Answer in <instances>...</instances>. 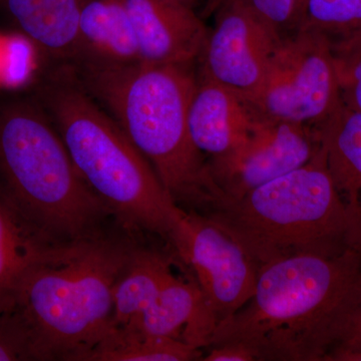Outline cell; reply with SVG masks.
Masks as SVG:
<instances>
[{"label":"cell","instance_id":"obj_10","mask_svg":"<svg viewBox=\"0 0 361 361\" xmlns=\"http://www.w3.org/2000/svg\"><path fill=\"white\" fill-rule=\"evenodd\" d=\"M279 42L244 7L223 0L198 59L200 78L222 85L248 103L262 84Z\"/></svg>","mask_w":361,"mask_h":361},{"label":"cell","instance_id":"obj_1","mask_svg":"<svg viewBox=\"0 0 361 361\" xmlns=\"http://www.w3.org/2000/svg\"><path fill=\"white\" fill-rule=\"evenodd\" d=\"M361 287V249L303 254L258 268L253 295L216 326L208 348L241 343L256 360L323 361Z\"/></svg>","mask_w":361,"mask_h":361},{"label":"cell","instance_id":"obj_3","mask_svg":"<svg viewBox=\"0 0 361 361\" xmlns=\"http://www.w3.org/2000/svg\"><path fill=\"white\" fill-rule=\"evenodd\" d=\"M191 66L140 63L73 70L149 161L176 205L207 214L221 194L190 135L188 111L198 80Z\"/></svg>","mask_w":361,"mask_h":361},{"label":"cell","instance_id":"obj_11","mask_svg":"<svg viewBox=\"0 0 361 361\" xmlns=\"http://www.w3.org/2000/svg\"><path fill=\"white\" fill-rule=\"evenodd\" d=\"M134 30L140 59L148 65L192 66L209 30L187 0H120Z\"/></svg>","mask_w":361,"mask_h":361},{"label":"cell","instance_id":"obj_22","mask_svg":"<svg viewBox=\"0 0 361 361\" xmlns=\"http://www.w3.org/2000/svg\"><path fill=\"white\" fill-rule=\"evenodd\" d=\"M253 14L278 39L299 30L301 0H229Z\"/></svg>","mask_w":361,"mask_h":361},{"label":"cell","instance_id":"obj_19","mask_svg":"<svg viewBox=\"0 0 361 361\" xmlns=\"http://www.w3.org/2000/svg\"><path fill=\"white\" fill-rule=\"evenodd\" d=\"M39 28L35 44L42 51L73 61L77 49L80 0H37Z\"/></svg>","mask_w":361,"mask_h":361},{"label":"cell","instance_id":"obj_9","mask_svg":"<svg viewBox=\"0 0 361 361\" xmlns=\"http://www.w3.org/2000/svg\"><path fill=\"white\" fill-rule=\"evenodd\" d=\"M320 147L318 128L272 120L257 113L250 130L238 146L220 158L208 161L211 176L221 194L219 202L238 199L300 168L316 155Z\"/></svg>","mask_w":361,"mask_h":361},{"label":"cell","instance_id":"obj_17","mask_svg":"<svg viewBox=\"0 0 361 361\" xmlns=\"http://www.w3.org/2000/svg\"><path fill=\"white\" fill-rule=\"evenodd\" d=\"M66 244L33 232L0 200V316L11 310L18 280L32 263Z\"/></svg>","mask_w":361,"mask_h":361},{"label":"cell","instance_id":"obj_23","mask_svg":"<svg viewBox=\"0 0 361 361\" xmlns=\"http://www.w3.org/2000/svg\"><path fill=\"white\" fill-rule=\"evenodd\" d=\"M30 360L18 332L6 316H0V361Z\"/></svg>","mask_w":361,"mask_h":361},{"label":"cell","instance_id":"obj_4","mask_svg":"<svg viewBox=\"0 0 361 361\" xmlns=\"http://www.w3.org/2000/svg\"><path fill=\"white\" fill-rule=\"evenodd\" d=\"M0 200L33 232L54 244L123 230L78 172L37 99H0Z\"/></svg>","mask_w":361,"mask_h":361},{"label":"cell","instance_id":"obj_15","mask_svg":"<svg viewBox=\"0 0 361 361\" xmlns=\"http://www.w3.org/2000/svg\"><path fill=\"white\" fill-rule=\"evenodd\" d=\"M327 169L361 249V111L343 104L318 127Z\"/></svg>","mask_w":361,"mask_h":361},{"label":"cell","instance_id":"obj_2","mask_svg":"<svg viewBox=\"0 0 361 361\" xmlns=\"http://www.w3.org/2000/svg\"><path fill=\"white\" fill-rule=\"evenodd\" d=\"M142 240L121 230L66 244L25 271L4 315L30 360L87 361L110 331L115 285Z\"/></svg>","mask_w":361,"mask_h":361},{"label":"cell","instance_id":"obj_5","mask_svg":"<svg viewBox=\"0 0 361 361\" xmlns=\"http://www.w3.org/2000/svg\"><path fill=\"white\" fill-rule=\"evenodd\" d=\"M37 99L51 118L78 172L134 236L168 244L180 209L121 126L96 103L73 68L51 73Z\"/></svg>","mask_w":361,"mask_h":361},{"label":"cell","instance_id":"obj_7","mask_svg":"<svg viewBox=\"0 0 361 361\" xmlns=\"http://www.w3.org/2000/svg\"><path fill=\"white\" fill-rule=\"evenodd\" d=\"M248 104L272 120L322 126L342 104L331 42L302 30L280 40Z\"/></svg>","mask_w":361,"mask_h":361},{"label":"cell","instance_id":"obj_14","mask_svg":"<svg viewBox=\"0 0 361 361\" xmlns=\"http://www.w3.org/2000/svg\"><path fill=\"white\" fill-rule=\"evenodd\" d=\"M217 326L198 284L172 273L134 329L208 348Z\"/></svg>","mask_w":361,"mask_h":361},{"label":"cell","instance_id":"obj_6","mask_svg":"<svg viewBox=\"0 0 361 361\" xmlns=\"http://www.w3.org/2000/svg\"><path fill=\"white\" fill-rule=\"evenodd\" d=\"M205 215L234 237L258 268L278 259L338 255L355 247L322 145L305 165L238 199L220 201Z\"/></svg>","mask_w":361,"mask_h":361},{"label":"cell","instance_id":"obj_12","mask_svg":"<svg viewBox=\"0 0 361 361\" xmlns=\"http://www.w3.org/2000/svg\"><path fill=\"white\" fill-rule=\"evenodd\" d=\"M257 113L245 99L198 78L188 111L190 135L207 161L220 158L245 139Z\"/></svg>","mask_w":361,"mask_h":361},{"label":"cell","instance_id":"obj_26","mask_svg":"<svg viewBox=\"0 0 361 361\" xmlns=\"http://www.w3.org/2000/svg\"><path fill=\"white\" fill-rule=\"evenodd\" d=\"M0 1H1V0H0Z\"/></svg>","mask_w":361,"mask_h":361},{"label":"cell","instance_id":"obj_20","mask_svg":"<svg viewBox=\"0 0 361 361\" xmlns=\"http://www.w3.org/2000/svg\"><path fill=\"white\" fill-rule=\"evenodd\" d=\"M299 30L331 42L348 37L361 30V0H305Z\"/></svg>","mask_w":361,"mask_h":361},{"label":"cell","instance_id":"obj_18","mask_svg":"<svg viewBox=\"0 0 361 361\" xmlns=\"http://www.w3.org/2000/svg\"><path fill=\"white\" fill-rule=\"evenodd\" d=\"M201 349L178 339L137 330L111 329L87 361H188L201 357Z\"/></svg>","mask_w":361,"mask_h":361},{"label":"cell","instance_id":"obj_21","mask_svg":"<svg viewBox=\"0 0 361 361\" xmlns=\"http://www.w3.org/2000/svg\"><path fill=\"white\" fill-rule=\"evenodd\" d=\"M341 103L361 111V30L331 42Z\"/></svg>","mask_w":361,"mask_h":361},{"label":"cell","instance_id":"obj_24","mask_svg":"<svg viewBox=\"0 0 361 361\" xmlns=\"http://www.w3.org/2000/svg\"><path fill=\"white\" fill-rule=\"evenodd\" d=\"M337 345L361 348V287Z\"/></svg>","mask_w":361,"mask_h":361},{"label":"cell","instance_id":"obj_25","mask_svg":"<svg viewBox=\"0 0 361 361\" xmlns=\"http://www.w3.org/2000/svg\"><path fill=\"white\" fill-rule=\"evenodd\" d=\"M304 2H305V0H301V7H302V9H303V6H304ZM301 13H302V11H301ZM301 20V18H300Z\"/></svg>","mask_w":361,"mask_h":361},{"label":"cell","instance_id":"obj_8","mask_svg":"<svg viewBox=\"0 0 361 361\" xmlns=\"http://www.w3.org/2000/svg\"><path fill=\"white\" fill-rule=\"evenodd\" d=\"M167 245L193 272L217 325L253 295L258 265L234 237L205 214L180 209Z\"/></svg>","mask_w":361,"mask_h":361},{"label":"cell","instance_id":"obj_16","mask_svg":"<svg viewBox=\"0 0 361 361\" xmlns=\"http://www.w3.org/2000/svg\"><path fill=\"white\" fill-rule=\"evenodd\" d=\"M172 273L167 256L140 241L114 289L111 329H135Z\"/></svg>","mask_w":361,"mask_h":361},{"label":"cell","instance_id":"obj_13","mask_svg":"<svg viewBox=\"0 0 361 361\" xmlns=\"http://www.w3.org/2000/svg\"><path fill=\"white\" fill-rule=\"evenodd\" d=\"M75 66L114 68L141 63L134 30L120 0H80Z\"/></svg>","mask_w":361,"mask_h":361}]
</instances>
